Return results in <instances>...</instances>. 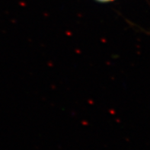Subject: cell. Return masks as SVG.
<instances>
[{"label": "cell", "instance_id": "obj_1", "mask_svg": "<svg viewBox=\"0 0 150 150\" xmlns=\"http://www.w3.org/2000/svg\"><path fill=\"white\" fill-rule=\"evenodd\" d=\"M97 1H99V2H110V1H114V0H97Z\"/></svg>", "mask_w": 150, "mask_h": 150}]
</instances>
